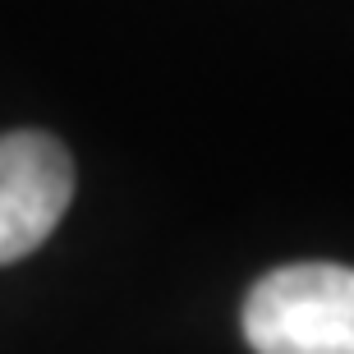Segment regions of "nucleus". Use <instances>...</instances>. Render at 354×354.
<instances>
[{
  "label": "nucleus",
  "instance_id": "f257e3e1",
  "mask_svg": "<svg viewBox=\"0 0 354 354\" xmlns=\"http://www.w3.org/2000/svg\"><path fill=\"white\" fill-rule=\"evenodd\" d=\"M244 341L253 354H354V267L267 272L244 299Z\"/></svg>",
  "mask_w": 354,
  "mask_h": 354
},
{
  "label": "nucleus",
  "instance_id": "f03ea898",
  "mask_svg": "<svg viewBox=\"0 0 354 354\" xmlns=\"http://www.w3.org/2000/svg\"><path fill=\"white\" fill-rule=\"evenodd\" d=\"M74 198V161L41 129L0 138V263H19L46 244Z\"/></svg>",
  "mask_w": 354,
  "mask_h": 354
}]
</instances>
